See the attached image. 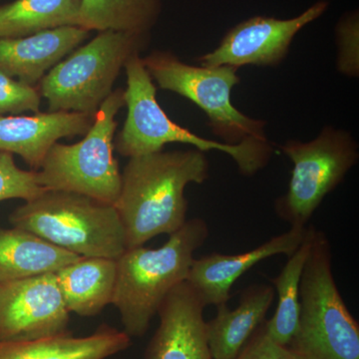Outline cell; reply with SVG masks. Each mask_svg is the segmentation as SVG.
I'll use <instances>...</instances> for the list:
<instances>
[{
	"instance_id": "d4e9b609",
	"label": "cell",
	"mask_w": 359,
	"mask_h": 359,
	"mask_svg": "<svg viewBox=\"0 0 359 359\" xmlns=\"http://www.w3.org/2000/svg\"><path fill=\"white\" fill-rule=\"evenodd\" d=\"M358 15L353 14L342 20L337 30V46H339L337 69L346 76H358Z\"/></svg>"
},
{
	"instance_id": "277c9868",
	"label": "cell",
	"mask_w": 359,
	"mask_h": 359,
	"mask_svg": "<svg viewBox=\"0 0 359 359\" xmlns=\"http://www.w3.org/2000/svg\"><path fill=\"white\" fill-rule=\"evenodd\" d=\"M299 325L287 344L294 359H359V327L332 273L330 243L314 229L299 285Z\"/></svg>"
},
{
	"instance_id": "ac0fdd59",
	"label": "cell",
	"mask_w": 359,
	"mask_h": 359,
	"mask_svg": "<svg viewBox=\"0 0 359 359\" xmlns=\"http://www.w3.org/2000/svg\"><path fill=\"white\" fill-rule=\"evenodd\" d=\"M116 269V259L81 257L56 271L68 311L81 316H94L112 304Z\"/></svg>"
},
{
	"instance_id": "603a6c76",
	"label": "cell",
	"mask_w": 359,
	"mask_h": 359,
	"mask_svg": "<svg viewBox=\"0 0 359 359\" xmlns=\"http://www.w3.org/2000/svg\"><path fill=\"white\" fill-rule=\"evenodd\" d=\"M45 191L37 183L35 171L20 169L14 162L13 154L0 152V202L13 199L28 202Z\"/></svg>"
},
{
	"instance_id": "8992f818",
	"label": "cell",
	"mask_w": 359,
	"mask_h": 359,
	"mask_svg": "<svg viewBox=\"0 0 359 359\" xmlns=\"http://www.w3.org/2000/svg\"><path fill=\"white\" fill-rule=\"evenodd\" d=\"M148 42L149 34L105 30L71 52L46 73L37 87L48 103V112L95 116L112 93L120 71Z\"/></svg>"
},
{
	"instance_id": "3957f363",
	"label": "cell",
	"mask_w": 359,
	"mask_h": 359,
	"mask_svg": "<svg viewBox=\"0 0 359 359\" xmlns=\"http://www.w3.org/2000/svg\"><path fill=\"white\" fill-rule=\"evenodd\" d=\"M127 89L125 105L128 108L126 121L114 139V148L125 157L160 152L167 144H188L201 152L217 150L231 156L238 171L254 176L268 165L273 147L266 139L250 138L230 145L210 140L176 124L161 108L153 83L140 54L132 56L125 65Z\"/></svg>"
},
{
	"instance_id": "d6986e66",
	"label": "cell",
	"mask_w": 359,
	"mask_h": 359,
	"mask_svg": "<svg viewBox=\"0 0 359 359\" xmlns=\"http://www.w3.org/2000/svg\"><path fill=\"white\" fill-rule=\"evenodd\" d=\"M80 257L30 231L0 226V285L56 273Z\"/></svg>"
},
{
	"instance_id": "2e32d148",
	"label": "cell",
	"mask_w": 359,
	"mask_h": 359,
	"mask_svg": "<svg viewBox=\"0 0 359 359\" xmlns=\"http://www.w3.org/2000/svg\"><path fill=\"white\" fill-rule=\"evenodd\" d=\"M275 299V289L268 285H252L243 290L235 309L224 304L207 321L208 346L212 359H231L245 346L262 325Z\"/></svg>"
},
{
	"instance_id": "7402d4cb",
	"label": "cell",
	"mask_w": 359,
	"mask_h": 359,
	"mask_svg": "<svg viewBox=\"0 0 359 359\" xmlns=\"http://www.w3.org/2000/svg\"><path fill=\"white\" fill-rule=\"evenodd\" d=\"M313 231V226H309L301 245L290 255L280 275L271 280L273 289L278 292V308L273 318L264 321V328L269 337L282 346H287L299 325V285L302 271L311 252Z\"/></svg>"
},
{
	"instance_id": "52a82bcc",
	"label": "cell",
	"mask_w": 359,
	"mask_h": 359,
	"mask_svg": "<svg viewBox=\"0 0 359 359\" xmlns=\"http://www.w3.org/2000/svg\"><path fill=\"white\" fill-rule=\"evenodd\" d=\"M124 106V90L116 89L97 111L81 141L51 146L35 171L37 183L46 191L79 194L115 205L121 191V173L113 156L116 115Z\"/></svg>"
},
{
	"instance_id": "9a60e30c",
	"label": "cell",
	"mask_w": 359,
	"mask_h": 359,
	"mask_svg": "<svg viewBox=\"0 0 359 359\" xmlns=\"http://www.w3.org/2000/svg\"><path fill=\"white\" fill-rule=\"evenodd\" d=\"M88 30L65 26L23 37H0V71L35 86L47 71L76 49Z\"/></svg>"
},
{
	"instance_id": "5bb4252c",
	"label": "cell",
	"mask_w": 359,
	"mask_h": 359,
	"mask_svg": "<svg viewBox=\"0 0 359 359\" xmlns=\"http://www.w3.org/2000/svg\"><path fill=\"white\" fill-rule=\"evenodd\" d=\"M95 116L75 112L0 116V152L20 155L39 171L45 156L62 138L84 136Z\"/></svg>"
},
{
	"instance_id": "7c38bea8",
	"label": "cell",
	"mask_w": 359,
	"mask_h": 359,
	"mask_svg": "<svg viewBox=\"0 0 359 359\" xmlns=\"http://www.w3.org/2000/svg\"><path fill=\"white\" fill-rule=\"evenodd\" d=\"M205 308L187 280L175 287L158 311L159 327L146 349L145 359H212Z\"/></svg>"
},
{
	"instance_id": "6da1fadb",
	"label": "cell",
	"mask_w": 359,
	"mask_h": 359,
	"mask_svg": "<svg viewBox=\"0 0 359 359\" xmlns=\"http://www.w3.org/2000/svg\"><path fill=\"white\" fill-rule=\"evenodd\" d=\"M209 178V162L197 149L129 158L115 203L127 249L159 235H172L187 222L186 187Z\"/></svg>"
},
{
	"instance_id": "7a4b0ae2",
	"label": "cell",
	"mask_w": 359,
	"mask_h": 359,
	"mask_svg": "<svg viewBox=\"0 0 359 359\" xmlns=\"http://www.w3.org/2000/svg\"><path fill=\"white\" fill-rule=\"evenodd\" d=\"M209 237L204 219L187 221L158 249L128 248L116 259L112 304L117 308L125 332L142 337L150 327L167 294L185 282L194 254Z\"/></svg>"
},
{
	"instance_id": "4fadbf2b",
	"label": "cell",
	"mask_w": 359,
	"mask_h": 359,
	"mask_svg": "<svg viewBox=\"0 0 359 359\" xmlns=\"http://www.w3.org/2000/svg\"><path fill=\"white\" fill-rule=\"evenodd\" d=\"M308 228H290L243 254L212 252L194 259L187 282L198 292L205 306L228 304L231 287L241 276L269 257L278 255L290 257L294 254L306 238Z\"/></svg>"
},
{
	"instance_id": "30bf717a",
	"label": "cell",
	"mask_w": 359,
	"mask_h": 359,
	"mask_svg": "<svg viewBox=\"0 0 359 359\" xmlns=\"http://www.w3.org/2000/svg\"><path fill=\"white\" fill-rule=\"evenodd\" d=\"M69 313L55 273L0 285V341L67 334Z\"/></svg>"
},
{
	"instance_id": "484cf974",
	"label": "cell",
	"mask_w": 359,
	"mask_h": 359,
	"mask_svg": "<svg viewBox=\"0 0 359 359\" xmlns=\"http://www.w3.org/2000/svg\"><path fill=\"white\" fill-rule=\"evenodd\" d=\"M231 359H294L287 347L276 344L266 334L264 321Z\"/></svg>"
},
{
	"instance_id": "9c48e42d",
	"label": "cell",
	"mask_w": 359,
	"mask_h": 359,
	"mask_svg": "<svg viewBox=\"0 0 359 359\" xmlns=\"http://www.w3.org/2000/svg\"><path fill=\"white\" fill-rule=\"evenodd\" d=\"M143 62L161 89L185 97L204 111L212 133L224 143L266 139V122L248 117L231 103V89L241 81L237 68L187 65L170 51L152 52Z\"/></svg>"
},
{
	"instance_id": "44dd1931",
	"label": "cell",
	"mask_w": 359,
	"mask_h": 359,
	"mask_svg": "<svg viewBox=\"0 0 359 359\" xmlns=\"http://www.w3.org/2000/svg\"><path fill=\"white\" fill-rule=\"evenodd\" d=\"M161 9L162 0H81L78 26L88 32L149 34Z\"/></svg>"
},
{
	"instance_id": "5b68a950",
	"label": "cell",
	"mask_w": 359,
	"mask_h": 359,
	"mask_svg": "<svg viewBox=\"0 0 359 359\" xmlns=\"http://www.w3.org/2000/svg\"><path fill=\"white\" fill-rule=\"evenodd\" d=\"M9 222L82 257L117 259L127 250L115 205L79 194L45 191L14 210Z\"/></svg>"
},
{
	"instance_id": "e0dca14e",
	"label": "cell",
	"mask_w": 359,
	"mask_h": 359,
	"mask_svg": "<svg viewBox=\"0 0 359 359\" xmlns=\"http://www.w3.org/2000/svg\"><path fill=\"white\" fill-rule=\"evenodd\" d=\"M130 346L131 337L124 332L103 325L84 337L67 332L29 341H0V359H105Z\"/></svg>"
},
{
	"instance_id": "cb8c5ba5",
	"label": "cell",
	"mask_w": 359,
	"mask_h": 359,
	"mask_svg": "<svg viewBox=\"0 0 359 359\" xmlns=\"http://www.w3.org/2000/svg\"><path fill=\"white\" fill-rule=\"evenodd\" d=\"M41 95L39 89L23 83L0 71V116L23 112L40 113Z\"/></svg>"
},
{
	"instance_id": "8fae6325",
	"label": "cell",
	"mask_w": 359,
	"mask_h": 359,
	"mask_svg": "<svg viewBox=\"0 0 359 359\" xmlns=\"http://www.w3.org/2000/svg\"><path fill=\"white\" fill-rule=\"evenodd\" d=\"M327 6V2H318L292 20L256 16L243 21L224 35L216 49L198 58V62L204 67L226 65L237 69L247 65H280L295 35L323 15Z\"/></svg>"
},
{
	"instance_id": "ffe728a7",
	"label": "cell",
	"mask_w": 359,
	"mask_h": 359,
	"mask_svg": "<svg viewBox=\"0 0 359 359\" xmlns=\"http://www.w3.org/2000/svg\"><path fill=\"white\" fill-rule=\"evenodd\" d=\"M81 0H13L0 4V37L78 26Z\"/></svg>"
},
{
	"instance_id": "ba28073f",
	"label": "cell",
	"mask_w": 359,
	"mask_h": 359,
	"mask_svg": "<svg viewBox=\"0 0 359 359\" xmlns=\"http://www.w3.org/2000/svg\"><path fill=\"white\" fill-rule=\"evenodd\" d=\"M280 150L294 168L287 192L276 200L275 211L290 228H306L325 198L358 164V144L348 132L327 126L313 140H289Z\"/></svg>"
}]
</instances>
